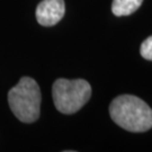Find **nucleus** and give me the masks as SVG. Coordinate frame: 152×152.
Wrapping results in <instances>:
<instances>
[{
	"mask_svg": "<svg viewBox=\"0 0 152 152\" xmlns=\"http://www.w3.org/2000/svg\"><path fill=\"white\" fill-rule=\"evenodd\" d=\"M109 114L115 124L129 132L141 133L152 129V109L133 95L115 98L109 106Z\"/></svg>",
	"mask_w": 152,
	"mask_h": 152,
	"instance_id": "obj_1",
	"label": "nucleus"
},
{
	"mask_svg": "<svg viewBox=\"0 0 152 152\" xmlns=\"http://www.w3.org/2000/svg\"><path fill=\"white\" fill-rule=\"evenodd\" d=\"M42 95L37 82L23 77L8 92V103L12 114L23 123H34L41 114Z\"/></svg>",
	"mask_w": 152,
	"mask_h": 152,
	"instance_id": "obj_2",
	"label": "nucleus"
},
{
	"mask_svg": "<svg viewBox=\"0 0 152 152\" xmlns=\"http://www.w3.org/2000/svg\"><path fill=\"white\" fill-rule=\"evenodd\" d=\"M91 87L83 79H58L52 87L55 108L62 114H75L89 100Z\"/></svg>",
	"mask_w": 152,
	"mask_h": 152,
	"instance_id": "obj_3",
	"label": "nucleus"
},
{
	"mask_svg": "<svg viewBox=\"0 0 152 152\" xmlns=\"http://www.w3.org/2000/svg\"><path fill=\"white\" fill-rule=\"evenodd\" d=\"M64 12V0H42L36 8V19L39 25L51 27L60 22Z\"/></svg>",
	"mask_w": 152,
	"mask_h": 152,
	"instance_id": "obj_4",
	"label": "nucleus"
},
{
	"mask_svg": "<svg viewBox=\"0 0 152 152\" xmlns=\"http://www.w3.org/2000/svg\"><path fill=\"white\" fill-rule=\"evenodd\" d=\"M143 0H113L112 11L115 16H129L141 7Z\"/></svg>",
	"mask_w": 152,
	"mask_h": 152,
	"instance_id": "obj_5",
	"label": "nucleus"
},
{
	"mask_svg": "<svg viewBox=\"0 0 152 152\" xmlns=\"http://www.w3.org/2000/svg\"><path fill=\"white\" fill-rule=\"evenodd\" d=\"M140 53L145 60L152 61V36L148 37L143 43L141 44Z\"/></svg>",
	"mask_w": 152,
	"mask_h": 152,
	"instance_id": "obj_6",
	"label": "nucleus"
}]
</instances>
